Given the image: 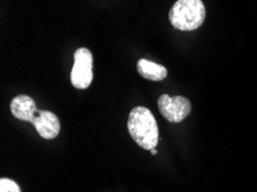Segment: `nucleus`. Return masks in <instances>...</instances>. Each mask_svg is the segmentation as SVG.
<instances>
[{
  "label": "nucleus",
  "instance_id": "1",
  "mask_svg": "<svg viewBox=\"0 0 257 192\" xmlns=\"http://www.w3.org/2000/svg\"><path fill=\"white\" fill-rule=\"evenodd\" d=\"M127 128L134 142L144 150L151 151L158 144V125L155 116L144 106H136L128 116Z\"/></svg>",
  "mask_w": 257,
  "mask_h": 192
},
{
  "label": "nucleus",
  "instance_id": "2",
  "mask_svg": "<svg viewBox=\"0 0 257 192\" xmlns=\"http://www.w3.org/2000/svg\"><path fill=\"white\" fill-rule=\"evenodd\" d=\"M169 19L175 29L196 30L205 20L204 4L202 0H178L170 10Z\"/></svg>",
  "mask_w": 257,
  "mask_h": 192
},
{
  "label": "nucleus",
  "instance_id": "3",
  "mask_svg": "<svg viewBox=\"0 0 257 192\" xmlns=\"http://www.w3.org/2000/svg\"><path fill=\"white\" fill-rule=\"evenodd\" d=\"M92 53L90 50L80 48L74 53V65L71 72V82L74 88L83 90L92 83Z\"/></svg>",
  "mask_w": 257,
  "mask_h": 192
},
{
  "label": "nucleus",
  "instance_id": "4",
  "mask_svg": "<svg viewBox=\"0 0 257 192\" xmlns=\"http://www.w3.org/2000/svg\"><path fill=\"white\" fill-rule=\"evenodd\" d=\"M158 108L161 114L172 123L182 122L192 112V104L188 98L182 96L170 97L162 95L158 99Z\"/></svg>",
  "mask_w": 257,
  "mask_h": 192
},
{
  "label": "nucleus",
  "instance_id": "5",
  "mask_svg": "<svg viewBox=\"0 0 257 192\" xmlns=\"http://www.w3.org/2000/svg\"><path fill=\"white\" fill-rule=\"evenodd\" d=\"M30 123L36 129L38 135L44 139L56 138L60 132V121L54 113L50 111L38 109Z\"/></svg>",
  "mask_w": 257,
  "mask_h": 192
},
{
  "label": "nucleus",
  "instance_id": "6",
  "mask_svg": "<svg viewBox=\"0 0 257 192\" xmlns=\"http://www.w3.org/2000/svg\"><path fill=\"white\" fill-rule=\"evenodd\" d=\"M38 111L35 104L34 99L27 95H20L13 98L11 101V112L14 117L26 121V122H31L34 119L35 114Z\"/></svg>",
  "mask_w": 257,
  "mask_h": 192
},
{
  "label": "nucleus",
  "instance_id": "7",
  "mask_svg": "<svg viewBox=\"0 0 257 192\" xmlns=\"http://www.w3.org/2000/svg\"><path fill=\"white\" fill-rule=\"evenodd\" d=\"M136 68H138L140 75L149 81L159 82L167 76V69L164 66L147 60V59H140L138 65H136Z\"/></svg>",
  "mask_w": 257,
  "mask_h": 192
},
{
  "label": "nucleus",
  "instance_id": "8",
  "mask_svg": "<svg viewBox=\"0 0 257 192\" xmlns=\"http://www.w3.org/2000/svg\"><path fill=\"white\" fill-rule=\"evenodd\" d=\"M0 192H21V189L13 179L2 178L0 179Z\"/></svg>",
  "mask_w": 257,
  "mask_h": 192
},
{
  "label": "nucleus",
  "instance_id": "9",
  "mask_svg": "<svg viewBox=\"0 0 257 192\" xmlns=\"http://www.w3.org/2000/svg\"><path fill=\"white\" fill-rule=\"evenodd\" d=\"M156 153H157V151H156V148H154V150H151V154L155 155Z\"/></svg>",
  "mask_w": 257,
  "mask_h": 192
}]
</instances>
